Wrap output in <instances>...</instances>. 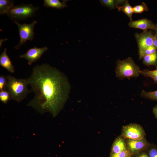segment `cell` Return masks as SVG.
Returning a JSON list of instances; mask_svg holds the SVG:
<instances>
[{"mask_svg": "<svg viewBox=\"0 0 157 157\" xmlns=\"http://www.w3.org/2000/svg\"><path fill=\"white\" fill-rule=\"evenodd\" d=\"M157 48V35L156 34L154 35V45Z\"/></svg>", "mask_w": 157, "mask_h": 157, "instance_id": "cell-27", "label": "cell"}, {"mask_svg": "<svg viewBox=\"0 0 157 157\" xmlns=\"http://www.w3.org/2000/svg\"><path fill=\"white\" fill-rule=\"evenodd\" d=\"M127 149L129 151L132 156L143 151H145L150 144L146 138L134 140L125 139Z\"/></svg>", "mask_w": 157, "mask_h": 157, "instance_id": "cell-7", "label": "cell"}, {"mask_svg": "<svg viewBox=\"0 0 157 157\" xmlns=\"http://www.w3.org/2000/svg\"><path fill=\"white\" fill-rule=\"evenodd\" d=\"M154 35L151 30L143 31L141 33L135 34L138 50L141 49L154 45Z\"/></svg>", "mask_w": 157, "mask_h": 157, "instance_id": "cell-8", "label": "cell"}, {"mask_svg": "<svg viewBox=\"0 0 157 157\" xmlns=\"http://www.w3.org/2000/svg\"><path fill=\"white\" fill-rule=\"evenodd\" d=\"M119 11L124 12L132 21L133 14V7L129 4L128 0H126L125 3L122 6H118L116 7Z\"/></svg>", "mask_w": 157, "mask_h": 157, "instance_id": "cell-14", "label": "cell"}, {"mask_svg": "<svg viewBox=\"0 0 157 157\" xmlns=\"http://www.w3.org/2000/svg\"><path fill=\"white\" fill-rule=\"evenodd\" d=\"M154 31L155 32V34L157 35V23L154 24Z\"/></svg>", "mask_w": 157, "mask_h": 157, "instance_id": "cell-29", "label": "cell"}, {"mask_svg": "<svg viewBox=\"0 0 157 157\" xmlns=\"http://www.w3.org/2000/svg\"><path fill=\"white\" fill-rule=\"evenodd\" d=\"M145 151L149 157H157V148L150 145Z\"/></svg>", "mask_w": 157, "mask_h": 157, "instance_id": "cell-23", "label": "cell"}, {"mask_svg": "<svg viewBox=\"0 0 157 157\" xmlns=\"http://www.w3.org/2000/svg\"><path fill=\"white\" fill-rule=\"evenodd\" d=\"M127 149L125 138L120 135L114 141L112 146L110 154H117Z\"/></svg>", "mask_w": 157, "mask_h": 157, "instance_id": "cell-11", "label": "cell"}, {"mask_svg": "<svg viewBox=\"0 0 157 157\" xmlns=\"http://www.w3.org/2000/svg\"><path fill=\"white\" fill-rule=\"evenodd\" d=\"M116 76L119 79L137 77L141 74L140 67L131 57L124 60L118 59L116 62L115 70Z\"/></svg>", "mask_w": 157, "mask_h": 157, "instance_id": "cell-3", "label": "cell"}, {"mask_svg": "<svg viewBox=\"0 0 157 157\" xmlns=\"http://www.w3.org/2000/svg\"><path fill=\"white\" fill-rule=\"evenodd\" d=\"M100 1L103 5L111 9H114L117 6L116 0H102Z\"/></svg>", "mask_w": 157, "mask_h": 157, "instance_id": "cell-22", "label": "cell"}, {"mask_svg": "<svg viewBox=\"0 0 157 157\" xmlns=\"http://www.w3.org/2000/svg\"><path fill=\"white\" fill-rule=\"evenodd\" d=\"M6 90L9 92L11 99L20 102L27 97L32 90L28 88V78H17L10 75L6 76Z\"/></svg>", "mask_w": 157, "mask_h": 157, "instance_id": "cell-2", "label": "cell"}, {"mask_svg": "<svg viewBox=\"0 0 157 157\" xmlns=\"http://www.w3.org/2000/svg\"><path fill=\"white\" fill-rule=\"evenodd\" d=\"M44 6L60 9L66 6L65 1L61 2L58 0H44Z\"/></svg>", "mask_w": 157, "mask_h": 157, "instance_id": "cell-15", "label": "cell"}, {"mask_svg": "<svg viewBox=\"0 0 157 157\" xmlns=\"http://www.w3.org/2000/svg\"><path fill=\"white\" fill-rule=\"evenodd\" d=\"M39 8L31 4L14 6L8 12L7 15L12 20H20L31 17Z\"/></svg>", "mask_w": 157, "mask_h": 157, "instance_id": "cell-4", "label": "cell"}, {"mask_svg": "<svg viewBox=\"0 0 157 157\" xmlns=\"http://www.w3.org/2000/svg\"><path fill=\"white\" fill-rule=\"evenodd\" d=\"M13 1L10 0H0V14H7L14 6Z\"/></svg>", "mask_w": 157, "mask_h": 157, "instance_id": "cell-16", "label": "cell"}, {"mask_svg": "<svg viewBox=\"0 0 157 157\" xmlns=\"http://www.w3.org/2000/svg\"><path fill=\"white\" fill-rule=\"evenodd\" d=\"M143 59V64L147 66L154 65L156 68L157 65V51L144 56Z\"/></svg>", "mask_w": 157, "mask_h": 157, "instance_id": "cell-13", "label": "cell"}, {"mask_svg": "<svg viewBox=\"0 0 157 157\" xmlns=\"http://www.w3.org/2000/svg\"><path fill=\"white\" fill-rule=\"evenodd\" d=\"M11 99L10 94L6 90L0 91V100L2 102L6 104Z\"/></svg>", "mask_w": 157, "mask_h": 157, "instance_id": "cell-21", "label": "cell"}, {"mask_svg": "<svg viewBox=\"0 0 157 157\" xmlns=\"http://www.w3.org/2000/svg\"><path fill=\"white\" fill-rule=\"evenodd\" d=\"M148 10V8L144 2H142L141 4L135 6L133 7V13H142Z\"/></svg>", "mask_w": 157, "mask_h": 157, "instance_id": "cell-20", "label": "cell"}, {"mask_svg": "<svg viewBox=\"0 0 157 157\" xmlns=\"http://www.w3.org/2000/svg\"><path fill=\"white\" fill-rule=\"evenodd\" d=\"M131 153L127 149L117 154H110V157H131Z\"/></svg>", "mask_w": 157, "mask_h": 157, "instance_id": "cell-24", "label": "cell"}, {"mask_svg": "<svg viewBox=\"0 0 157 157\" xmlns=\"http://www.w3.org/2000/svg\"><path fill=\"white\" fill-rule=\"evenodd\" d=\"M120 135L125 139L134 140L145 138V133L142 127L135 123L123 126Z\"/></svg>", "mask_w": 157, "mask_h": 157, "instance_id": "cell-6", "label": "cell"}, {"mask_svg": "<svg viewBox=\"0 0 157 157\" xmlns=\"http://www.w3.org/2000/svg\"><path fill=\"white\" fill-rule=\"evenodd\" d=\"M140 96L144 98L152 100H157V90L153 92H147L143 90Z\"/></svg>", "mask_w": 157, "mask_h": 157, "instance_id": "cell-19", "label": "cell"}, {"mask_svg": "<svg viewBox=\"0 0 157 157\" xmlns=\"http://www.w3.org/2000/svg\"><path fill=\"white\" fill-rule=\"evenodd\" d=\"M14 23L17 26L20 38L19 43L15 48L19 49L22 46L25 44L27 41H33L34 38V28L35 25L37 23V22L36 21L34 20L30 24L25 23L21 24L15 21Z\"/></svg>", "mask_w": 157, "mask_h": 157, "instance_id": "cell-5", "label": "cell"}, {"mask_svg": "<svg viewBox=\"0 0 157 157\" xmlns=\"http://www.w3.org/2000/svg\"><path fill=\"white\" fill-rule=\"evenodd\" d=\"M141 74L143 76L152 78L155 83H157V68L153 70L148 69L141 70Z\"/></svg>", "mask_w": 157, "mask_h": 157, "instance_id": "cell-18", "label": "cell"}, {"mask_svg": "<svg viewBox=\"0 0 157 157\" xmlns=\"http://www.w3.org/2000/svg\"><path fill=\"white\" fill-rule=\"evenodd\" d=\"M7 49L5 48L0 56V65L11 73H14L15 70L14 67L7 55Z\"/></svg>", "mask_w": 157, "mask_h": 157, "instance_id": "cell-12", "label": "cell"}, {"mask_svg": "<svg viewBox=\"0 0 157 157\" xmlns=\"http://www.w3.org/2000/svg\"><path fill=\"white\" fill-rule=\"evenodd\" d=\"M131 157H149L145 151L141 152Z\"/></svg>", "mask_w": 157, "mask_h": 157, "instance_id": "cell-26", "label": "cell"}, {"mask_svg": "<svg viewBox=\"0 0 157 157\" xmlns=\"http://www.w3.org/2000/svg\"><path fill=\"white\" fill-rule=\"evenodd\" d=\"M157 48L154 45L138 50L139 59L141 60L145 56L152 54L156 51Z\"/></svg>", "mask_w": 157, "mask_h": 157, "instance_id": "cell-17", "label": "cell"}, {"mask_svg": "<svg viewBox=\"0 0 157 157\" xmlns=\"http://www.w3.org/2000/svg\"><path fill=\"white\" fill-rule=\"evenodd\" d=\"M153 111L155 117L157 118V105L153 108Z\"/></svg>", "mask_w": 157, "mask_h": 157, "instance_id": "cell-28", "label": "cell"}, {"mask_svg": "<svg viewBox=\"0 0 157 157\" xmlns=\"http://www.w3.org/2000/svg\"><path fill=\"white\" fill-rule=\"evenodd\" d=\"M7 83L6 76L3 75L0 76V91L6 90Z\"/></svg>", "mask_w": 157, "mask_h": 157, "instance_id": "cell-25", "label": "cell"}, {"mask_svg": "<svg viewBox=\"0 0 157 157\" xmlns=\"http://www.w3.org/2000/svg\"><path fill=\"white\" fill-rule=\"evenodd\" d=\"M47 50V47L41 48L35 47L29 49L24 54L20 55L19 57L26 59L27 60L28 64L31 65L39 60L44 53Z\"/></svg>", "mask_w": 157, "mask_h": 157, "instance_id": "cell-9", "label": "cell"}, {"mask_svg": "<svg viewBox=\"0 0 157 157\" xmlns=\"http://www.w3.org/2000/svg\"><path fill=\"white\" fill-rule=\"evenodd\" d=\"M33 98L27 104L40 114L56 116L63 108L69 97L70 86L65 75L47 63L37 65L28 78Z\"/></svg>", "mask_w": 157, "mask_h": 157, "instance_id": "cell-1", "label": "cell"}, {"mask_svg": "<svg viewBox=\"0 0 157 157\" xmlns=\"http://www.w3.org/2000/svg\"><path fill=\"white\" fill-rule=\"evenodd\" d=\"M130 27L138 28L143 31L154 30V24L151 20L147 18H142L136 21H131L128 24Z\"/></svg>", "mask_w": 157, "mask_h": 157, "instance_id": "cell-10", "label": "cell"}]
</instances>
